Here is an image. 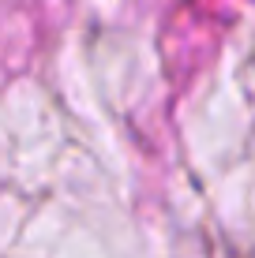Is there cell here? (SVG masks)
Listing matches in <instances>:
<instances>
[]
</instances>
